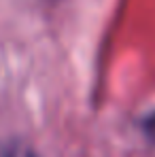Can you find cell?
Listing matches in <instances>:
<instances>
[{
    "label": "cell",
    "instance_id": "1",
    "mask_svg": "<svg viewBox=\"0 0 155 157\" xmlns=\"http://www.w3.org/2000/svg\"><path fill=\"white\" fill-rule=\"evenodd\" d=\"M142 130H145V134L149 136V140L155 142V110L142 119Z\"/></svg>",
    "mask_w": 155,
    "mask_h": 157
}]
</instances>
